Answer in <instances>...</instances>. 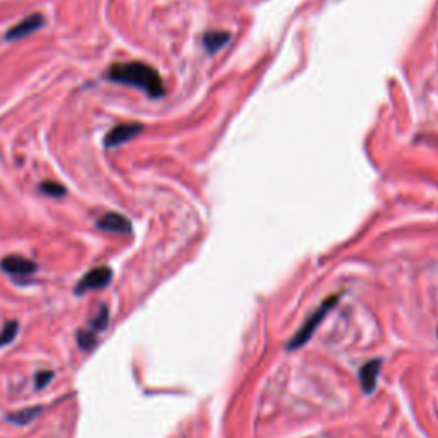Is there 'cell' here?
I'll use <instances>...</instances> for the list:
<instances>
[{
  "label": "cell",
  "mask_w": 438,
  "mask_h": 438,
  "mask_svg": "<svg viewBox=\"0 0 438 438\" xmlns=\"http://www.w3.org/2000/svg\"><path fill=\"white\" fill-rule=\"evenodd\" d=\"M17 329H19V324H17V322H7V324L3 325V329L0 330V348L13 343L14 337L17 336Z\"/></svg>",
  "instance_id": "11"
},
{
  "label": "cell",
  "mask_w": 438,
  "mask_h": 438,
  "mask_svg": "<svg viewBox=\"0 0 438 438\" xmlns=\"http://www.w3.org/2000/svg\"><path fill=\"white\" fill-rule=\"evenodd\" d=\"M229 40H232V33L228 31H207L204 35L202 43L209 54H216L225 44H228Z\"/></svg>",
  "instance_id": "9"
},
{
  "label": "cell",
  "mask_w": 438,
  "mask_h": 438,
  "mask_svg": "<svg viewBox=\"0 0 438 438\" xmlns=\"http://www.w3.org/2000/svg\"><path fill=\"white\" fill-rule=\"evenodd\" d=\"M54 378V373L51 372H40L36 373V378H35V384H36V389H43L44 385L48 384V382Z\"/></svg>",
  "instance_id": "15"
},
{
  "label": "cell",
  "mask_w": 438,
  "mask_h": 438,
  "mask_svg": "<svg viewBox=\"0 0 438 438\" xmlns=\"http://www.w3.org/2000/svg\"><path fill=\"white\" fill-rule=\"evenodd\" d=\"M111 276H113V273H111L110 267H95L77 283L76 293L83 295L86 291H92V289H103L105 286L110 284Z\"/></svg>",
  "instance_id": "3"
},
{
  "label": "cell",
  "mask_w": 438,
  "mask_h": 438,
  "mask_svg": "<svg viewBox=\"0 0 438 438\" xmlns=\"http://www.w3.org/2000/svg\"><path fill=\"white\" fill-rule=\"evenodd\" d=\"M42 411H43L42 407H31V409H22L17 414H13V416H9L7 419H9V421L17 423V425H28V423L33 421V419L38 416V414L42 413Z\"/></svg>",
  "instance_id": "10"
},
{
  "label": "cell",
  "mask_w": 438,
  "mask_h": 438,
  "mask_svg": "<svg viewBox=\"0 0 438 438\" xmlns=\"http://www.w3.org/2000/svg\"><path fill=\"white\" fill-rule=\"evenodd\" d=\"M337 302H339V295L330 296V298L325 300V302L322 303V305L318 307L317 310H315L314 314H311L310 317L307 318V322L302 325V329L296 332V336L293 337L291 341H289V344H288L289 350H296V348H302L303 344L308 343V339H310V337L314 336L315 330H317L318 324L324 321L325 315H327L330 311V308H334L337 305Z\"/></svg>",
  "instance_id": "2"
},
{
  "label": "cell",
  "mask_w": 438,
  "mask_h": 438,
  "mask_svg": "<svg viewBox=\"0 0 438 438\" xmlns=\"http://www.w3.org/2000/svg\"><path fill=\"white\" fill-rule=\"evenodd\" d=\"M40 188H42V192L44 195H48V197H64L65 195V188L62 187L60 184H55V181H43L42 185H40Z\"/></svg>",
  "instance_id": "12"
},
{
  "label": "cell",
  "mask_w": 438,
  "mask_h": 438,
  "mask_svg": "<svg viewBox=\"0 0 438 438\" xmlns=\"http://www.w3.org/2000/svg\"><path fill=\"white\" fill-rule=\"evenodd\" d=\"M99 229H105L110 233H131L132 225L127 218L118 213H106L96 221Z\"/></svg>",
  "instance_id": "7"
},
{
  "label": "cell",
  "mask_w": 438,
  "mask_h": 438,
  "mask_svg": "<svg viewBox=\"0 0 438 438\" xmlns=\"http://www.w3.org/2000/svg\"><path fill=\"white\" fill-rule=\"evenodd\" d=\"M0 269L10 274V276H29L38 269V266L29 259L21 257V255H9V257L2 259Z\"/></svg>",
  "instance_id": "6"
},
{
  "label": "cell",
  "mask_w": 438,
  "mask_h": 438,
  "mask_svg": "<svg viewBox=\"0 0 438 438\" xmlns=\"http://www.w3.org/2000/svg\"><path fill=\"white\" fill-rule=\"evenodd\" d=\"M43 24H44V17L42 16V14H31V16L24 17L21 22H17L16 26H13V28L6 33V40L7 42H16V40L26 38V36L38 31Z\"/></svg>",
  "instance_id": "5"
},
{
  "label": "cell",
  "mask_w": 438,
  "mask_h": 438,
  "mask_svg": "<svg viewBox=\"0 0 438 438\" xmlns=\"http://www.w3.org/2000/svg\"><path fill=\"white\" fill-rule=\"evenodd\" d=\"M144 131L143 124H122L113 127L111 131L105 136V146L106 147H118L122 144L129 143V140L136 139L140 132Z\"/></svg>",
  "instance_id": "4"
},
{
  "label": "cell",
  "mask_w": 438,
  "mask_h": 438,
  "mask_svg": "<svg viewBox=\"0 0 438 438\" xmlns=\"http://www.w3.org/2000/svg\"><path fill=\"white\" fill-rule=\"evenodd\" d=\"M106 77L113 83L143 89L151 98H161L165 95V84L158 70L144 62H125V64L111 65Z\"/></svg>",
  "instance_id": "1"
},
{
  "label": "cell",
  "mask_w": 438,
  "mask_h": 438,
  "mask_svg": "<svg viewBox=\"0 0 438 438\" xmlns=\"http://www.w3.org/2000/svg\"><path fill=\"white\" fill-rule=\"evenodd\" d=\"M77 341H79V346L83 348V350H91L96 344V334L92 332V330H79Z\"/></svg>",
  "instance_id": "13"
},
{
  "label": "cell",
  "mask_w": 438,
  "mask_h": 438,
  "mask_svg": "<svg viewBox=\"0 0 438 438\" xmlns=\"http://www.w3.org/2000/svg\"><path fill=\"white\" fill-rule=\"evenodd\" d=\"M380 366H382L380 359H372V362L363 365L362 370H359V382H362V389L365 394H372L375 389H377Z\"/></svg>",
  "instance_id": "8"
},
{
  "label": "cell",
  "mask_w": 438,
  "mask_h": 438,
  "mask_svg": "<svg viewBox=\"0 0 438 438\" xmlns=\"http://www.w3.org/2000/svg\"><path fill=\"white\" fill-rule=\"evenodd\" d=\"M106 325H108V308L103 305L99 307V311L95 321H91V327L92 330H103Z\"/></svg>",
  "instance_id": "14"
}]
</instances>
